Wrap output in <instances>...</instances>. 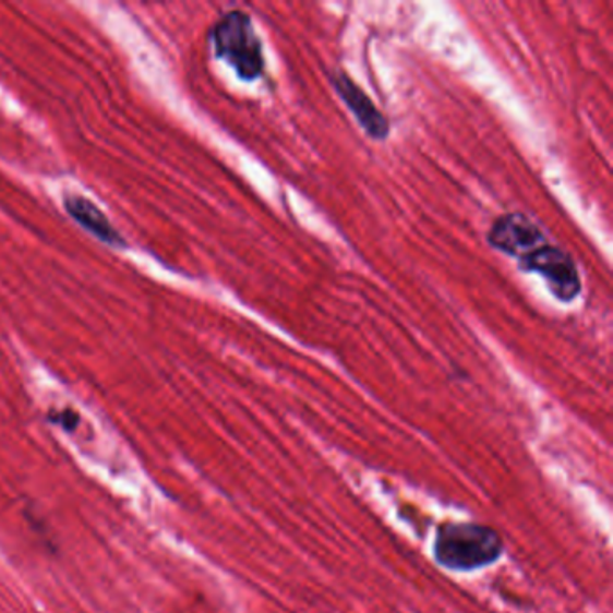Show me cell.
<instances>
[{
	"label": "cell",
	"instance_id": "cell-2",
	"mask_svg": "<svg viewBox=\"0 0 613 613\" xmlns=\"http://www.w3.org/2000/svg\"><path fill=\"white\" fill-rule=\"evenodd\" d=\"M211 38L216 57L226 60L241 80L254 82L261 76L265 60L251 16L243 11H230L216 22Z\"/></svg>",
	"mask_w": 613,
	"mask_h": 613
},
{
	"label": "cell",
	"instance_id": "cell-3",
	"mask_svg": "<svg viewBox=\"0 0 613 613\" xmlns=\"http://www.w3.org/2000/svg\"><path fill=\"white\" fill-rule=\"evenodd\" d=\"M518 263L521 271L540 274L548 281L552 296L562 302H573L581 293V277L576 263L560 247L545 243Z\"/></svg>",
	"mask_w": 613,
	"mask_h": 613
},
{
	"label": "cell",
	"instance_id": "cell-5",
	"mask_svg": "<svg viewBox=\"0 0 613 613\" xmlns=\"http://www.w3.org/2000/svg\"><path fill=\"white\" fill-rule=\"evenodd\" d=\"M333 88L342 97L346 107L351 110L363 132L374 141H384L388 137V121L378 108L374 107L371 97L358 87L357 83L346 72H335L332 76Z\"/></svg>",
	"mask_w": 613,
	"mask_h": 613
},
{
	"label": "cell",
	"instance_id": "cell-7",
	"mask_svg": "<svg viewBox=\"0 0 613 613\" xmlns=\"http://www.w3.org/2000/svg\"><path fill=\"white\" fill-rule=\"evenodd\" d=\"M49 420L55 421V423L57 424H60L62 429L72 432V430H76L77 423H80V416H77V412H74V410L65 409L60 410L58 414L49 416Z\"/></svg>",
	"mask_w": 613,
	"mask_h": 613
},
{
	"label": "cell",
	"instance_id": "cell-6",
	"mask_svg": "<svg viewBox=\"0 0 613 613\" xmlns=\"http://www.w3.org/2000/svg\"><path fill=\"white\" fill-rule=\"evenodd\" d=\"M65 209L76 220L83 229H87L91 235L96 236L97 240L105 241L108 245L123 247L124 240L119 236L118 230L113 229L107 216L96 204L83 196H67Z\"/></svg>",
	"mask_w": 613,
	"mask_h": 613
},
{
	"label": "cell",
	"instance_id": "cell-4",
	"mask_svg": "<svg viewBox=\"0 0 613 613\" xmlns=\"http://www.w3.org/2000/svg\"><path fill=\"white\" fill-rule=\"evenodd\" d=\"M488 243L502 254L520 261L521 257L545 245L548 241L542 229L537 224H532L531 218L515 213L496 218L488 232Z\"/></svg>",
	"mask_w": 613,
	"mask_h": 613
},
{
	"label": "cell",
	"instance_id": "cell-1",
	"mask_svg": "<svg viewBox=\"0 0 613 613\" xmlns=\"http://www.w3.org/2000/svg\"><path fill=\"white\" fill-rule=\"evenodd\" d=\"M502 551L501 534L479 524H445L435 534V560L448 570L466 573L488 567L501 557Z\"/></svg>",
	"mask_w": 613,
	"mask_h": 613
}]
</instances>
